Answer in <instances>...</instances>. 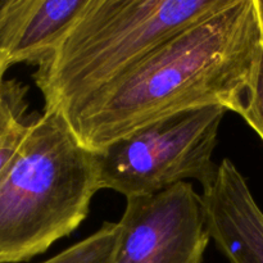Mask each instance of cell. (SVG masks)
<instances>
[{"label":"cell","mask_w":263,"mask_h":263,"mask_svg":"<svg viewBox=\"0 0 263 263\" xmlns=\"http://www.w3.org/2000/svg\"><path fill=\"white\" fill-rule=\"evenodd\" d=\"M89 0H7L0 20V64H39L64 40Z\"/></svg>","instance_id":"7"},{"label":"cell","mask_w":263,"mask_h":263,"mask_svg":"<svg viewBox=\"0 0 263 263\" xmlns=\"http://www.w3.org/2000/svg\"><path fill=\"white\" fill-rule=\"evenodd\" d=\"M230 0H89L33 81L44 109L71 115L151 51Z\"/></svg>","instance_id":"3"},{"label":"cell","mask_w":263,"mask_h":263,"mask_svg":"<svg viewBox=\"0 0 263 263\" xmlns=\"http://www.w3.org/2000/svg\"><path fill=\"white\" fill-rule=\"evenodd\" d=\"M257 5H258L259 18H261V27H262V37H263V0H257Z\"/></svg>","instance_id":"13"},{"label":"cell","mask_w":263,"mask_h":263,"mask_svg":"<svg viewBox=\"0 0 263 263\" xmlns=\"http://www.w3.org/2000/svg\"><path fill=\"white\" fill-rule=\"evenodd\" d=\"M7 69L8 68H5L3 64H0V97H2V92H3V84H4V81H5L4 76H5V72H7Z\"/></svg>","instance_id":"12"},{"label":"cell","mask_w":263,"mask_h":263,"mask_svg":"<svg viewBox=\"0 0 263 263\" xmlns=\"http://www.w3.org/2000/svg\"><path fill=\"white\" fill-rule=\"evenodd\" d=\"M120 226L104 222L99 230L41 263H110L117 246Z\"/></svg>","instance_id":"8"},{"label":"cell","mask_w":263,"mask_h":263,"mask_svg":"<svg viewBox=\"0 0 263 263\" xmlns=\"http://www.w3.org/2000/svg\"><path fill=\"white\" fill-rule=\"evenodd\" d=\"M240 116L263 140V55Z\"/></svg>","instance_id":"10"},{"label":"cell","mask_w":263,"mask_h":263,"mask_svg":"<svg viewBox=\"0 0 263 263\" xmlns=\"http://www.w3.org/2000/svg\"><path fill=\"white\" fill-rule=\"evenodd\" d=\"M27 86L17 80H5L0 97V136L21 121L27 120Z\"/></svg>","instance_id":"9"},{"label":"cell","mask_w":263,"mask_h":263,"mask_svg":"<svg viewBox=\"0 0 263 263\" xmlns=\"http://www.w3.org/2000/svg\"><path fill=\"white\" fill-rule=\"evenodd\" d=\"M31 121H32V117L21 121L0 136V174L7 168L8 164L12 162V159L20 151Z\"/></svg>","instance_id":"11"},{"label":"cell","mask_w":263,"mask_h":263,"mask_svg":"<svg viewBox=\"0 0 263 263\" xmlns=\"http://www.w3.org/2000/svg\"><path fill=\"white\" fill-rule=\"evenodd\" d=\"M110 263H203L211 240L204 204L190 182L126 199Z\"/></svg>","instance_id":"5"},{"label":"cell","mask_w":263,"mask_h":263,"mask_svg":"<svg viewBox=\"0 0 263 263\" xmlns=\"http://www.w3.org/2000/svg\"><path fill=\"white\" fill-rule=\"evenodd\" d=\"M262 55L257 0H230L66 117L80 141L97 152L184 110L220 105L240 116Z\"/></svg>","instance_id":"1"},{"label":"cell","mask_w":263,"mask_h":263,"mask_svg":"<svg viewBox=\"0 0 263 263\" xmlns=\"http://www.w3.org/2000/svg\"><path fill=\"white\" fill-rule=\"evenodd\" d=\"M207 228L230 263H263V211L238 167L225 158L203 189Z\"/></svg>","instance_id":"6"},{"label":"cell","mask_w":263,"mask_h":263,"mask_svg":"<svg viewBox=\"0 0 263 263\" xmlns=\"http://www.w3.org/2000/svg\"><path fill=\"white\" fill-rule=\"evenodd\" d=\"M97 192L94 152L63 112L44 109L0 174V263L30 261L73 233Z\"/></svg>","instance_id":"2"},{"label":"cell","mask_w":263,"mask_h":263,"mask_svg":"<svg viewBox=\"0 0 263 263\" xmlns=\"http://www.w3.org/2000/svg\"><path fill=\"white\" fill-rule=\"evenodd\" d=\"M5 4H7V0H0V20H2V14L5 8Z\"/></svg>","instance_id":"14"},{"label":"cell","mask_w":263,"mask_h":263,"mask_svg":"<svg viewBox=\"0 0 263 263\" xmlns=\"http://www.w3.org/2000/svg\"><path fill=\"white\" fill-rule=\"evenodd\" d=\"M226 112L220 105H208L175 113L94 152L98 189L127 199L157 194L187 180L207 187L217 175L212 157Z\"/></svg>","instance_id":"4"}]
</instances>
